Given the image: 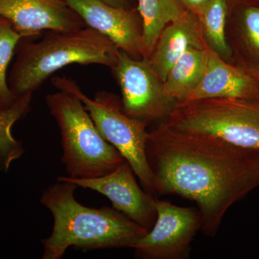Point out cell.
I'll return each instance as SVG.
<instances>
[{
    "mask_svg": "<svg viewBox=\"0 0 259 259\" xmlns=\"http://www.w3.org/2000/svg\"><path fill=\"white\" fill-rule=\"evenodd\" d=\"M146 155L155 193L193 201L204 235L214 237L233 204L259 187V151L161 122L148 133Z\"/></svg>",
    "mask_w": 259,
    "mask_h": 259,
    "instance_id": "6da1fadb",
    "label": "cell"
},
{
    "mask_svg": "<svg viewBox=\"0 0 259 259\" xmlns=\"http://www.w3.org/2000/svg\"><path fill=\"white\" fill-rule=\"evenodd\" d=\"M78 186L57 180L46 189L40 202L52 214L50 236L42 240L44 259L62 258L69 248L86 250L131 248L148 230L115 208H91L74 197Z\"/></svg>",
    "mask_w": 259,
    "mask_h": 259,
    "instance_id": "7a4b0ae2",
    "label": "cell"
},
{
    "mask_svg": "<svg viewBox=\"0 0 259 259\" xmlns=\"http://www.w3.org/2000/svg\"><path fill=\"white\" fill-rule=\"evenodd\" d=\"M119 52L108 37L88 26L47 30L38 41L23 37L15 50L8 86L16 97L33 94L51 75L69 65L97 64L112 69Z\"/></svg>",
    "mask_w": 259,
    "mask_h": 259,
    "instance_id": "3957f363",
    "label": "cell"
},
{
    "mask_svg": "<svg viewBox=\"0 0 259 259\" xmlns=\"http://www.w3.org/2000/svg\"><path fill=\"white\" fill-rule=\"evenodd\" d=\"M46 102L60 130L61 161L68 177L105 176L125 161L120 153L102 137L76 95L59 90L48 95Z\"/></svg>",
    "mask_w": 259,
    "mask_h": 259,
    "instance_id": "277c9868",
    "label": "cell"
},
{
    "mask_svg": "<svg viewBox=\"0 0 259 259\" xmlns=\"http://www.w3.org/2000/svg\"><path fill=\"white\" fill-rule=\"evenodd\" d=\"M165 122L177 131L209 135L259 151V102L220 97L193 100L178 104Z\"/></svg>",
    "mask_w": 259,
    "mask_h": 259,
    "instance_id": "5b68a950",
    "label": "cell"
},
{
    "mask_svg": "<svg viewBox=\"0 0 259 259\" xmlns=\"http://www.w3.org/2000/svg\"><path fill=\"white\" fill-rule=\"evenodd\" d=\"M51 82L58 90L73 94L82 102L99 132L128 162L145 191L156 194L146 155L147 124L126 115L122 102L113 94L99 92L91 99L66 76H56Z\"/></svg>",
    "mask_w": 259,
    "mask_h": 259,
    "instance_id": "8992f818",
    "label": "cell"
},
{
    "mask_svg": "<svg viewBox=\"0 0 259 259\" xmlns=\"http://www.w3.org/2000/svg\"><path fill=\"white\" fill-rule=\"evenodd\" d=\"M112 71L120 88L126 115L147 125L168 120L179 103L166 93L147 59H134L120 50Z\"/></svg>",
    "mask_w": 259,
    "mask_h": 259,
    "instance_id": "52a82bcc",
    "label": "cell"
},
{
    "mask_svg": "<svg viewBox=\"0 0 259 259\" xmlns=\"http://www.w3.org/2000/svg\"><path fill=\"white\" fill-rule=\"evenodd\" d=\"M156 209L154 225L131 248L141 258H187L194 237L202 228L198 209L178 207L158 199Z\"/></svg>",
    "mask_w": 259,
    "mask_h": 259,
    "instance_id": "ba28073f",
    "label": "cell"
},
{
    "mask_svg": "<svg viewBox=\"0 0 259 259\" xmlns=\"http://www.w3.org/2000/svg\"><path fill=\"white\" fill-rule=\"evenodd\" d=\"M128 162L124 161L105 176L92 179H73L59 177L78 187L96 191L111 201L113 208L149 231L156 222V199L138 185Z\"/></svg>",
    "mask_w": 259,
    "mask_h": 259,
    "instance_id": "9c48e42d",
    "label": "cell"
},
{
    "mask_svg": "<svg viewBox=\"0 0 259 259\" xmlns=\"http://www.w3.org/2000/svg\"><path fill=\"white\" fill-rule=\"evenodd\" d=\"M87 26L108 37L134 59L145 58L143 24L138 10L117 8L101 0H65Z\"/></svg>",
    "mask_w": 259,
    "mask_h": 259,
    "instance_id": "30bf717a",
    "label": "cell"
},
{
    "mask_svg": "<svg viewBox=\"0 0 259 259\" xmlns=\"http://www.w3.org/2000/svg\"><path fill=\"white\" fill-rule=\"evenodd\" d=\"M0 15L25 38L47 30L67 31L87 26L65 0H0Z\"/></svg>",
    "mask_w": 259,
    "mask_h": 259,
    "instance_id": "8fae6325",
    "label": "cell"
},
{
    "mask_svg": "<svg viewBox=\"0 0 259 259\" xmlns=\"http://www.w3.org/2000/svg\"><path fill=\"white\" fill-rule=\"evenodd\" d=\"M214 97L259 102V82L241 66L225 61L209 49L207 69L187 102Z\"/></svg>",
    "mask_w": 259,
    "mask_h": 259,
    "instance_id": "7c38bea8",
    "label": "cell"
},
{
    "mask_svg": "<svg viewBox=\"0 0 259 259\" xmlns=\"http://www.w3.org/2000/svg\"><path fill=\"white\" fill-rule=\"evenodd\" d=\"M207 47L197 15L186 10L180 18L163 29L147 59L163 83L172 66L187 51Z\"/></svg>",
    "mask_w": 259,
    "mask_h": 259,
    "instance_id": "4fadbf2b",
    "label": "cell"
},
{
    "mask_svg": "<svg viewBox=\"0 0 259 259\" xmlns=\"http://www.w3.org/2000/svg\"><path fill=\"white\" fill-rule=\"evenodd\" d=\"M226 35L236 65L259 71V2H230Z\"/></svg>",
    "mask_w": 259,
    "mask_h": 259,
    "instance_id": "5bb4252c",
    "label": "cell"
},
{
    "mask_svg": "<svg viewBox=\"0 0 259 259\" xmlns=\"http://www.w3.org/2000/svg\"><path fill=\"white\" fill-rule=\"evenodd\" d=\"M208 47L192 48L174 64L163 81L165 91L179 104L188 101L203 77Z\"/></svg>",
    "mask_w": 259,
    "mask_h": 259,
    "instance_id": "9a60e30c",
    "label": "cell"
},
{
    "mask_svg": "<svg viewBox=\"0 0 259 259\" xmlns=\"http://www.w3.org/2000/svg\"><path fill=\"white\" fill-rule=\"evenodd\" d=\"M138 3L142 20L145 58L147 59L163 29L180 18L186 9L180 0H138Z\"/></svg>",
    "mask_w": 259,
    "mask_h": 259,
    "instance_id": "2e32d148",
    "label": "cell"
},
{
    "mask_svg": "<svg viewBox=\"0 0 259 259\" xmlns=\"http://www.w3.org/2000/svg\"><path fill=\"white\" fill-rule=\"evenodd\" d=\"M229 7V0H211L196 15L206 45L225 61L231 63L233 54L226 35Z\"/></svg>",
    "mask_w": 259,
    "mask_h": 259,
    "instance_id": "e0dca14e",
    "label": "cell"
},
{
    "mask_svg": "<svg viewBox=\"0 0 259 259\" xmlns=\"http://www.w3.org/2000/svg\"><path fill=\"white\" fill-rule=\"evenodd\" d=\"M32 95H23L13 106L0 109V170L8 171L11 163L23 154V145L15 139L12 128L15 122L25 117L30 110Z\"/></svg>",
    "mask_w": 259,
    "mask_h": 259,
    "instance_id": "ac0fdd59",
    "label": "cell"
},
{
    "mask_svg": "<svg viewBox=\"0 0 259 259\" xmlns=\"http://www.w3.org/2000/svg\"><path fill=\"white\" fill-rule=\"evenodd\" d=\"M22 38L11 22L0 15V109L13 106L20 97H15L10 90L7 71Z\"/></svg>",
    "mask_w": 259,
    "mask_h": 259,
    "instance_id": "d6986e66",
    "label": "cell"
},
{
    "mask_svg": "<svg viewBox=\"0 0 259 259\" xmlns=\"http://www.w3.org/2000/svg\"><path fill=\"white\" fill-rule=\"evenodd\" d=\"M184 8L197 14L211 0H180Z\"/></svg>",
    "mask_w": 259,
    "mask_h": 259,
    "instance_id": "ffe728a7",
    "label": "cell"
},
{
    "mask_svg": "<svg viewBox=\"0 0 259 259\" xmlns=\"http://www.w3.org/2000/svg\"><path fill=\"white\" fill-rule=\"evenodd\" d=\"M101 1L117 8H129L128 0H101Z\"/></svg>",
    "mask_w": 259,
    "mask_h": 259,
    "instance_id": "44dd1931",
    "label": "cell"
},
{
    "mask_svg": "<svg viewBox=\"0 0 259 259\" xmlns=\"http://www.w3.org/2000/svg\"><path fill=\"white\" fill-rule=\"evenodd\" d=\"M245 71H248V72L249 73L251 76H253L259 82V71H254V70H245Z\"/></svg>",
    "mask_w": 259,
    "mask_h": 259,
    "instance_id": "7402d4cb",
    "label": "cell"
},
{
    "mask_svg": "<svg viewBox=\"0 0 259 259\" xmlns=\"http://www.w3.org/2000/svg\"><path fill=\"white\" fill-rule=\"evenodd\" d=\"M230 2L232 1H254L259 2V0H229Z\"/></svg>",
    "mask_w": 259,
    "mask_h": 259,
    "instance_id": "603a6c76",
    "label": "cell"
}]
</instances>
